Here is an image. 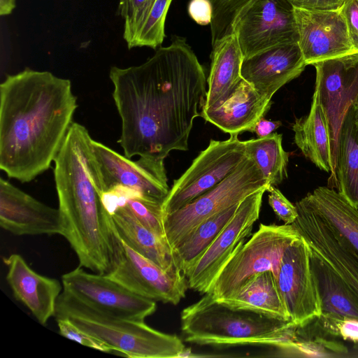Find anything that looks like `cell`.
Segmentation results:
<instances>
[{"instance_id": "obj_38", "label": "cell", "mask_w": 358, "mask_h": 358, "mask_svg": "<svg viewBox=\"0 0 358 358\" xmlns=\"http://www.w3.org/2000/svg\"><path fill=\"white\" fill-rule=\"evenodd\" d=\"M293 7L309 10L330 11L342 8L348 0H287Z\"/></svg>"}, {"instance_id": "obj_27", "label": "cell", "mask_w": 358, "mask_h": 358, "mask_svg": "<svg viewBox=\"0 0 358 358\" xmlns=\"http://www.w3.org/2000/svg\"><path fill=\"white\" fill-rule=\"evenodd\" d=\"M294 143L317 168L333 174L329 126L325 113L314 92L309 113L292 124Z\"/></svg>"}, {"instance_id": "obj_2", "label": "cell", "mask_w": 358, "mask_h": 358, "mask_svg": "<svg viewBox=\"0 0 358 358\" xmlns=\"http://www.w3.org/2000/svg\"><path fill=\"white\" fill-rule=\"evenodd\" d=\"M78 107L71 81L24 69L0 85V169L29 182L55 161Z\"/></svg>"}, {"instance_id": "obj_15", "label": "cell", "mask_w": 358, "mask_h": 358, "mask_svg": "<svg viewBox=\"0 0 358 358\" xmlns=\"http://www.w3.org/2000/svg\"><path fill=\"white\" fill-rule=\"evenodd\" d=\"M276 280L289 320L297 327H305L320 316V299L310 266V249L303 237L286 248Z\"/></svg>"}, {"instance_id": "obj_36", "label": "cell", "mask_w": 358, "mask_h": 358, "mask_svg": "<svg viewBox=\"0 0 358 358\" xmlns=\"http://www.w3.org/2000/svg\"><path fill=\"white\" fill-rule=\"evenodd\" d=\"M268 203L276 216L286 224H292L298 216L297 209L275 186L268 189Z\"/></svg>"}, {"instance_id": "obj_28", "label": "cell", "mask_w": 358, "mask_h": 358, "mask_svg": "<svg viewBox=\"0 0 358 358\" xmlns=\"http://www.w3.org/2000/svg\"><path fill=\"white\" fill-rule=\"evenodd\" d=\"M338 191L358 208V123L352 105L341 123L333 175Z\"/></svg>"}, {"instance_id": "obj_20", "label": "cell", "mask_w": 358, "mask_h": 358, "mask_svg": "<svg viewBox=\"0 0 358 358\" xmlns=\"http://www.w3.org/2000/svg\"><path fill=\"white\" fill-rule=\"evenodd\" d=\"M7 266L6 280L15 298L23 303L38 322L45 325L55 317L57 299L63 290L57 279L34 271L19 254L3 257Z\"/></svg>"}, {"instance_id": "obj_40", "label": "cell", "mask_w": 358, "mask_h": 358, "mask_svg": "<svg viewBox=\"0 0 358 358\" xmlns=\"http://www.w3.org/2000/svg\"><path fill=\"white\" fill-rule=\"evenodd\" d=\"M282 125L279 120L273 121L262 117L255 124L252 132L255 133L258 138L267 136Z\"/></svg>"}, {"instance_id": "obj_25", "label": "cell", "mask_w": 358, "mask_h": 358, "mask_svg": "<svg viewBox=\"0 0 358 358\" xmlns=\"http://www.w3.org/2000/svg\"><path fill=\"white\" fill-rule=\"evenodd\" d=\"M309 249L310 269L320 302V315L358 320L357 297L326 261L310 246Z\"/></svg>"}, {"instance_id": "obj_34", "label": "cell", "mask_w": 358, "mask_h": 358, "mask_svg": "<svg viewBox=\"0 0 358 358\" xmlns=\"http://www.w3.org/2000/svg\"><path fill=\"white\" fill-rule=\"evenodd\" d=\"M317 321L327 334L340 337L358 345V320L351 317L320 315Z\"/></svg>"}, {"instance_id": "obj_41", "label": "cell", "mask_w": 358, "mask_h": 358, "mask_svg": "<svg viewBox=\"0 0 358 358\" xmlns=\"http://www.w3.org/2000/svg\"><path fill=\"white\" fill-rule=\"evenodd\" d=\"M15 7V0H0V15H7L12 13Z\"/></svg>"}, {"instance_id": "obj_42", "label": "cell", "mask_w": 358, "mask_h": 358, "mask_svg": "<svg viewBox=\"0 0 358 358\" xmlns=\"http://www.w3.org/2000/svg\"><path fill=\"white\" fill-rule=\"evenodd\" d=\"M352 105H353L354 108H355V119H356V121L358 123V96L356 98V99H355V102L353 103Z\"/></svg>"}, {"instance_id": "obj_8", "label": "cell", "mask_w": 358, "mask_h": 358, "mask_svg": "<svg viewBox=\"0 0 358 358\" xmlns=\"http://www.w3.org/2000/svg\"><path fill=\"white\" fill-rule=\"evenodd\" d=\"M231 134L225 141L211 139L208 147L173 184L162 203L163 215L173 213L213 189L248 157L244 141Z\"/></svg>"}, {"instance_id": "obj_13", "label": "cell", "mask_w": 358, "mask_h": 358, "mask_svg": "<svg viewBox=\"0 0 358 358\" xmlns=\"http://www.w3.org/2000/svg\"><path fill=\"white\" fill-rule=\"evenodd\" d=\"M313 66L316 71L314 92L327 120L334 171L339 129L348 110L358 96V52Z\"/></svg>"}, {"instance_id": "obj_31", "label": "cell", "mask_w": 358, "mask_h": 358, "mask_svg": "<svg viewBox=\"0 0 358 358\" xmlns=\"http://www.w3.org/2000/svg\"><path fill=\"white\" fill-rule=\"evenodd\" d=\"M213 8L210 25L211 45L215 48L224 38L234 33V28L255 0H208Z\"/></svg>"}, {"instance_id": "obj_29", "label": "cell", "mask_w": 358, "mask_h": 358, "mask_svg": "<svg viewBox=\"0 0 358 358\" xmlns=\"http://www.w3.org/2000/svg\"><path fill=\"white\" fill-rule=\"evenodd\" d=\"M239 203L231 206L203 222L172 250L175 265L178 271L185 275L233 217Z\"/></svg>"}, {"instance_id": "obj_12", "label": "cell", "mask_w": 358, "mask_h": 358, "mask_svg": "<svg viewBox=\"0 0 358 358\" xmlns=\"http://www.w3.org/2000/svg\"><path fill=\"white\" fill-rule=\"evenodd\" d=\"M270 186L246 196L209 247L185 273L188 287L206 294L213 278L238 245L251 235L259 219L264 194Z\"/></svg>"}, {"instance_id": "obj_19", "label": "cell", "mask_w": 358, "mask_h": 358, "mask_svg": "<svg viewBox=\"0 0 358 358\" xmlns=\"http://www.w3.org/2000/svg\"><path fill=\"white\" fill-rule=\"evenodd\" d=\"M306 66L298 43H285L244 57L241 74L261 95L271 99L280 87L299 77Z\"/></svg>"}, {"instance_id": "obj_11", "label": "cell", "mask_w": 358, "mask_h": 358, "mask_svg": "<svg viewBox=\"0 0 358 358\" xmlns=\"http://www.w3.org/2000/svg\"><path fill=\"white\" fill-rule=\"evenodd\" d=\"M92 146L104 193L122 187L163 203L170 190L164 160L140 157L133 161L93 139Z\"/></svg>"}, {"instance_id": "obj_37", "label": "cell", "mask_w": 358, "mask_h": 358, "mask_svg": "<svg viewBox=\"0 0 358 358\" xmlns=\"http://www.w3.org/2000/svg\"><path fill=\"white\" fill-rule=\"evenodd\" d=\"M341 11L347 22L351 43L358 52V0H348Z\"/></svg>"}, {"instance_id": "obj_32", "label": "cell", "mask_w": 358, "mask_h": 358, "mask_svg": "<svg viewBox=\"0 0 358 358\" xmlns=\"http://www.w3.org/2000/svg\"><path fill=\"white\" fill-rule=\"evenodd\" d=\"M172 0H156L145 22L128 48L150 47L155 49L164 41L166 14Z\"/></svg>"}, {"instance_id": "obj_17", "label": "cell", "mask_w": 358, "mask_h": 358, "mask_svg": "<svg viewBox=\"0 0 358 358\" xmlns=\"http://www.w3.org/2000/svg\"><path fill=\"white\" fill-rule=\"evenodd\" d=\"M295 206L298 216L292 224L358 299V256L336 237L306 196Z\"/></svg>"}, {"instance_id": "obj_7", "label": "cell", "mask_w": 358, "mask_h": 358, "mask_svg": "<svg viewBox=\"0 0 358 358\" xmlns=\"http://www.w3.org/2000/svg\"><path fill=\"white\" fill-rule=\"evenodd\" d=\"M271 186L255 162L247 159L213 189L179 210L164 215V227L168 244L173 250L200 224L239 203L253 192Z\"/></svg>"}, {"instance_id": "obj_26", "label": "cell", "mask_w": 358, "mask_h": 358, "mask_svg": "<svg viewBox=\"0 0 358 358\" xmlns=\"http://www.w3.org/2000/svg\"><path fill=\"white\" fill-rule=\"evenodd\" d=\"M306 197L336 237L358 256V208L329 187H318Z\"/></svg>"}, {"instance_id": "obj_6", "label": "cell", "mask_w": 358, "mask_h": 358, "mask_svg": "<svg viewBox=\"0 0 358 358\" xmlns=\"http://www.w3.org/2000/svg\"><path fill=\"white\" fill-rule=\"evenodd\" d=\"M301 237L292 224H261L220 268L206 294L219 299L234 295L251 276L270 271L277 278L286 248Z\"/></svg>"}, {"instance_id": "obj_4", "label": "cell", "mask_w": 358, "mask_h": 358, "mask_svg": "<svg viewBox=\"0 0 358 358\" xmlns=\"http://www.w3.org/2000/svg\"><path fill=\"white\" fill-rule=\"evenodd\" d=\"M185 341L202 345H271L294 349L297 327L291 320L234 309L209 294L180 314Z\"/></svg>"}, {"instance_id": "obj_10", "label": "cell", "mask_w": 358, "mask_h": 358, "mask_svg": "<svg viewBox=\"0 0 358 358\" xmlns=\"http://www.w3.org/2000/svg\"><path fill=\"white\" fill-rule=\"evenodd\" d=\"M80 265L62 276V292L101 314L144 321L156 309L155 301L131 292L106 274L90 273Z\"/></svg>"}, {"instance_id": "obj_21", "label": "cell", "mask_w": 358, "mask_h": 358, "mask_svg": "<svg viewBox=\"0 0 358 358\" xmlns=\"http://www.w3.org/2000/svg\"><path fill=\"white\" fill-rule=\"evenodd\" d=\"M271 99L261 95L243 78L234 92L219 107L201 110L200 116L222 131L238 135L252 132L255 124L264 117Z\"/></svg>"}, {"instance_id": "obj_16", "label": "cell", "mask_w": 358, "mask_h": 358, "mask_svg": "<svg viewBox=\"0 0 358 358\" xmlns=\"http://www.w3.org/2000/svg\"><path fill=\"white\" fill-rule=\"evenodd\" d=\"M297 43L306 65L351 54L354 48L341 9L322 11L294 7Z\"/></svg>"}, {"instance_id": "obj_35", "label": "cell", "mask_w": 358, "mask_h": 358, "mask_svg": "<svg viewBox=\"0 0 358 358\" xmlns=\"http://www.w3.org/2000/svg\"><path fill=\"white\" fill-rule=\"evenodd\" d=\"M59 334L85 346L104 352H113L103 341L82 329L66 317L56 318Z\"/></svg>"}, {"instance_id": "obj_14", "label": "cell", "mask_w": 358, "mask_h": 358, "mask_svg": "<svg viewBox=\"0 0 358 358\" xmlns=\"http://www.w3.org/2000/svg\"><path fill=\"white\" fill-rule=\"evenodd\" d=\"M234 33L244 57L297 43L294 7L287 0H255L236 23Z\"/></svg>"}, {"instance_id": "obj_33", "label": "cell", "mask_w": 358, "mask_h": 358, "mask_svg": "<svg viewBox=\"0 0 358 358\" xmlns=\"http://www.w3.org/2000/svg\"><path fill=\"white\" fill-rule=\"evenodd\" d=\"M156 0H120L118 12L124 20L123 37L127 45L141 28Z\"/></svg>"}, {"instance_id": "obj_1", "label": "cell", "mask_w": 358, "mask_h": 358, "mask_svg": "<svg viewBox=\"0 0 358 358\" xmlns=\"http://www.w3.org/2000/svg\"><path fill=\"white\" fill-rule=\"evenodd\" d=\"M113 97L121 118L124 156L164 159L188 150L207 90L205 71L185 38L174 36L144 63L112 66Z\"/></svg>"}, {"instance_id": "obj_9", "label": "cell", "mask_w": 358, "mask_h": 358, "mask_svg": "<svg viewBox=\"0 0 358 358\" xmlns=\"http://www.w3.org/2000/svg\"><path fill=\"white\" fill-rule=\"evenodd\" d=\"M113 246L109 278L141 296L177 305L189 288L181 272L169 273L143 257L119 236L112 222Z\"/></svg>"}, {"instance_id": "obj_5", "label": "cell", "mask_w": 358, "mask_h": 358, "mask_svg": "<svg viewBox=\"0 0 358 358\" xmlns=\"http://www.w3.org/2000/svg\"><path fill=\"white\" fill-rule=\"evenodd\" d=\"M66 317L84 331L106 343L113 352L131 358H171L185 350L176 335L157 331L144 321L110 317L73 300L62 292L55 317Z\"/></svg>"}, {"instance_id": "obj_30", "label": "cell", "mask_w": 358, "mask_h": 358, "mask_svg": "<svg viewBox=\"0 0 358 358\" xmlns=\"http://www.w3.org/2000/svg\"><path fill=\"white\" fill-rule=\"evenodd\" d=\"M282 135L275 132L244 141L246 154L261 170L271 186L280 185L287 176L289 153L282 145Z\"/></svg>"}, {"instance_id": "obj_3", "label": "cell", "mask_w": 358, "mask_h": 358, "mask_svg": "<svg viewBox=\"0 0 358 358\" xmlns=\"http://www.w3.org/2000/svg\"><path fill=\"white\" fill-rule=\"evenodd\" d=\"M92 138L83 125L73 122L55 159L54 177L62 234L80 265L106 274L113 246L112 220L95 163Z\"/></svg>"}, {"instance_id": "obj_23", "label": "cell", "mask_w": 358, "mask_h": 358, "mask_svg": "<svg viewBox=\"0 0 358 358\" xmlns=\"http://www.w3.org/2000/svg\"><path fill=\"white\" fill-rule=\"evenodd\" d=\"M108 211L117 234L129 246L164 271L180 272L166 241L144 226L124 206H115Z\"/></svg>"}, {"instance_id": "obj_24", "label": "cell", "mask_w": 358, "mask_h": 358, "mask_svg": "<svg viewBox=\"0 0 358 358\" xmlns=\"http://www.w3.org/2000/svg\"><path fill=\"white\" fill-rule=\"evenodd\" d=\"M215 300L234 309L250 310L280 320H290L276 278L270 271L251 276L234 295Z\"/></svg>"}, {"instance_id": "obj_39", "label": "cell", "mask_w": 358, "mask_h": 358, "mask_svg": "<svg viewBox=\"0 0 358 358\" xmlns=\"http://www.w3.org/2000/svg\"><path fill=\"white\" fill-rule=\"evenodd\" d=\"M189 16L199 24H210L213 8L208 0H191L188 5Z\"/></svg>"}, {"instance_id": "obj_18", "label": "cell", "mask_w": 358, "mask_h": 358, "mask_svg": "<svg viewBox=\"0 0 358 358\" xmlns=\"http://www.w3.org/2000/svg\"><path fill=\"white\" fill-rule=\"evenodd\" d=\"M0 225L17 236L62 234L59 208L48 206L0 179Z\"/></svg>"}, {"instance_id": "obj_22", "label": "cell", "mask_w": 358, "mask_h": 358, "mask_svg": "<svg viewBox=\"0 0 358 358\" xmlns=\"http://www.w3.org/2000/svg\"><path fill=\"white\" fill-rule=\"evenodd\" d=\"M243 58L235 33L213 48L207 94L202 110L219 107L234 92L243 80L241 70Z\"/></svg>"}]
</instances>
